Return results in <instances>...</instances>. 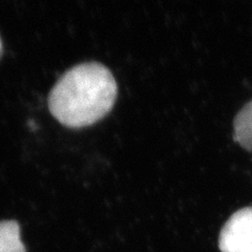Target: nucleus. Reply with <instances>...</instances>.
Returning <instances> with one entry per match:
<instances>
[{
	"label": "nucleus",
	"instance_id": "nucleus-2",
	"mask_svg": "<svg viewBox=\"0 0 252 252\" xmlns=\"http://www.w3.org/2000/svg\"><path fill=\"white\" fill-rule=\"evenodd\" d=\"M220 252H252V207L238 210L220 233Z\"/></svg>",
	"mask_w": 252,
	"mask_h": 252
},
{
	"label": "nucleus",
	"instance_id": "nucleus-5",
	"mask_svg": "<svg viewBox=\"0 0 252 252\" xmlns=\"http://www.w3.org/2000/svg\"><path fill=\"white\" fill-rule=\"evenodd\" d=\"M2 53V42H1V38H0V55Z\"/></svg>",
	"mask_w": 252,
	"mask_h": 252
},
{
	"label": "nucleus",
	"instance_id": "nucleus-4",
	"mask_svg": "<svg viewBox=\"0 0 252 252\" xmlns=\"http://www.w3.org/2000/svg\"><path fill=\"white\" fill-rule=\"evenodd\" d=\"M0 252H26L20 239V227L15 220L0 222Z\"/></svg>",
	"mask_w": 252,
	"mask_h": 252
},
{
	"label": "nucleus",
	"instance_id": "nucleus-1",
	"mask_svg": "<svg viewBox=\"0 0 252 252\" xmlns=\"http://www.w3.org/2000/svg\"><path fill=\"white\" fill-rule=\"evenodd\" d=\"M117 82L98 62H85L63 74L51 91L49 107L63 125L80 128L102 119L113 108Z\"/></svg>",
	"mask_w": 252,
	"mask_h": 252
},
{
	"label": "nucleus",
	"instance_id": "nucleus-3",
	"mask_svg": "<svg viewBox=\"0 0 252 252\" xmlns=\"http://www.w3.org/2000/svg\"><path fill=\"white\" fill-rule=\"evenodd\" d=\"M233 138L247 151L252 152V101L236 115L233 123Z\"/></svg>",
	"mask_w": 252,
	"mask_h": 252
}]
</instances>
